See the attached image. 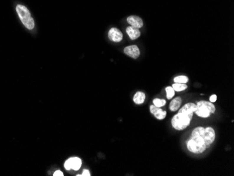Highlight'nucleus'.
Returning a JSON list of instances; mask_svg holds the SVG:
<instances>
[{
	"instance_id": "nucleus-1",
	"label": "nucleus",
	"mask_w": 234,
	"mask_h": 176,
	"mask_svg": "<svg viewBox=\"0 0 234 176\" xmlns=\"http://www.w3.org/2000/svg\"><path fill=\"white\" fill-rule=\"evenodd\" d=\"M196 109V105L193 102L185 104L179 109L178 113L172 119V126L175 130L182 131L189 126L194 112Z\"/></svg>"
},
{
	"instance_id": "nucleus-2",
	"label": "nucleus",
	"mask_w": 234,
	"mask_h": 176,
	"mask_svg": "<svg viewBox=\"0 0 234 176\" xmlns=\"http://www.w3.org/2000/svg\"><path fill=\"white\" fill-rule=\"evenodd\" d=\"M205 128L203 127H196L193 130L191 138L187 142V148L189 151L194 154H201L206 150V144L203 139Z\"/></svg>"
},
{
	"instance_id": "nucleus-3",
	"label": "nucleus",
	"mask_w": 234,
	"mask_h": 176,
	"mask_svg": "<svg viewBox=\"0 0 234 176\" xmlns=\"http://www.w3.org/2000/svg\"><path fill=\"white\" fill-rule=\"evenodd\" d=\"M15 11L24 27L29 30H32L35 28V20L27 6L22 4H16L15 6Z\"/></svg>"
},
{
	"instance_id": "nucleus-4",
	"label": "nucleus",
	"mask_w": 234,
	"mask_h": 176,
	"mask_svg": "<svg viewBox=\"0 0 234 176\" xmlns=\"http://www.w3.org/2000/svg\"><path fill=\"white\" fill-rule=\"evenodd\" d=\"M196 105V109L194 113L198 117L202 118H207L210 115L214 114L215 112V106L211 102L205 100H201Z\"/></svg>"
},
{
	"instance_id": "nucleus-5",
	"label": "nucleus",
	"mask_w": 234,
	"mask_h": 176,
	"mask_svg": "<svg viewBox=\"0 0 234 176\" xmlns=\"http://www.w3.org/2000/svg\"><path fill=\"white\" fill-rule=\"evenodd\" d=\"M81 160L78 157H72L67 159L65 162L64 166L65 169L71 170L73 169L74 171H78L81 166Z\"/></svg>"
},
{
	"instance_id": "nucleus-6",
	"label": "nucleus",
	"mask_w": 234,
	"mask_h": 176,
	"mask_svg": "<svg viewBox=\"0 0 234 176\" xmlns=\"http://www.w3.org/2000/svg\"><path fill=\"white\" fill-rule=\"evenodd\" d=\"M203 139L206 144L207 147H209L213 142L215 141V131L212 127H207L205 128V131H204Z\"/></svg>"
},
{
	"instance_id": "nucleus-7",
	"label": "nucleus",
	"mask_w": 234,
	"mask_h": 176,
	"mask_svg": "<svg viewBox=\"0 0 234 176\" xmlns=\"http://www.w3.org/2000/svg\"><path fill=\"white\" fill-rule=\"evenodd\" d=\"M123 51L127 56L133 59H137L140 55V50L138 46L136 45H131V46H126Z\"/></svg>"
},
{
	"instance_id": "nucleus-8",
	"label": "nucleus",
	"mask_w": 234,
	"mask_h": 176,
	"mask_svg": "<svg viewBox=\"0 0 234 176\" xmlns=\"http://www.w3.org/2000/svg\"><path fill=\"white\" fill-rule=\"evenodd\" d=\"M108 37L110 40L114 42H119L122 40L123 34L117 28L113 27L108 32Z\"/></svg>"
},
{
	"instance_id": "nucleus-9",
	"label": "nucleus",
	"mask_w": 234,
	"mask_h": 176,
	"mask_svg": "<svg viewBox=\"0 0 234 176\" xmlns=\"http://www.w3.org/2000/svg\"><path fill=\"white\" fill-rule=\"evenodd\" d=\"M149 110H150L151 113L154 115V117L157 119H159V120H162V119H165L166 115H167L166 111L163 110L160 107H158L155 105H151L150 107H149Z\"/></svg>"
},
{
	"instance_id": "nucleus-10",
	"label": "nucleus",
	"mask_w": 234,
	"mask_h": 176,
	"mask_svg": "<svg viewBox=\"0 0 234 176\" xmlns=\"http://www.w3.org/2000/svg\"><path fill=\"white\" fill-rule=\"evenodd\" d=\"M127 22L130 24V26L138 28V29H140L143 26V21H142V18L137 16H130L128 17Z\"/></svg>"
},
{
	"instance_id": "nucleus-11",
	"label": "nucleus",
	"mask_w": 234,
	"mask_h": 176,
	"mask_svg": "<svg viewBox=\"0 0 234 176\" xmlns=\"http://www.w3.org/2000/svg\"><path fill=\"white\" fill-rule=\"evenodd\" d=\"M126 33L128 35V37H130V39H132V40L138 39L141 35L140 30L138 28L132 27V26H129V27L126 28Z\"/></svg>"
},
{
	"instance_id": "nucleus-12",
	"label": "nucleus",
	"mask_w": 234,
	"mask_h": 176,
	"mask_svg": "<svg viewBox=\"0 0 234 176\" xmlns=\"http://www.w3.org/2000/svg\"><path fill=\"white\" fill-rule=\"evenodd\" d=\"M181 104V98L180 97H177L174 98L170 103V110L172 112H175L180 107Z\"/></svg>"
},
{
	"instance_id": "nucleus-13",
	"label": "nucleus",
	"mask_w": 234,
	"mask_h": 176,
	"mask_svg": "<svg viewBox=\"0 0 234 176\" xmlns=\"http://www.w3.org/2000/svg\"><path fill=\"white\" fill-rule=\"evenodd\" d=\"M146 95L145 93L141 92V91H138L133 96V101L137 105H140L144 103L145 100Z\"/></svg>"
},
{
	"instance_id": "nucleus-14",
	"label": "nucleus",
	"mask_w": 234,
	"mask_h": 176,
	"mask_svg": "<svg viewBox=\"0 0 234 176\" xmlns=\"http://www.w3.org/2000/svg\"><path fill=\"white\" fill-rule=\"evenodd\" d=\"M173 89L176 91H184L187 89V85H186V84H180V83H175L173 85Z\"/></svg>"
},
{
	"instance_id": "nucleus-15",
	"label": "nucleus",
	"mask_w": 234,
	"mask_h": 176,
	"mask_svg": "<svg viewBox=\"0 0 234 176\" xmlns=\"http://www.w3.org/2000/svg\"><path fill=\"white\" fill-rule=\"evenodd\" d=\"M189 82V78L186 76L181 75L176 76L174 78V82L175 83H180V84H186Z\"/></svg>"
},
{
	"instance_id": "nucleus-16",
	"label": "nucleus",
	"mask_w": 234,
	"mask_h": 176,
	"mask_svg": "<svg viewBox=\"0 0 234 176\" xmlns=\"http://www.w3.org/2000/svg\"><path fill=\"white\" fill-rule=\"evenodd\" d=\"M166 97L168 99H171L173 98V96L175 95V90L173 89V88L172 87H167L166 88Z\"/></svg>"
},
{
	"instance_id": "nucleus-17",
	"label": "nucleus",
	"mask_w": 234,
	"mask_h": 176,
	"mask_svg": "<svg viewBox=\"0 0 234 176\" xmlns=\"http://www.w3.org/2000/svg\"><path fill=\"white\" fill-rule=\"evenodd\" d=\"M153 105L158 107H161L164 106L166 104V101L163 100V99H159V98H155L153 100Z\"/></svg>"
},
{
	"instance_id": "nucleus-18",
	"label": "nucleus",
	"mask_w": 234,
	"mask_h": 176,
	"mask_svg": "<svg viewBox=\"0 0 234 176\" xmlns=\"http://www.w3.org/2000/svg\"><path fill=\"white\" fill-rule=\"evenodd\" d=\"M90 175H91V173H90L89 170H86V169L84 170L82 174H78L77 175V176H90Z\"/></svg>"
},
{
	"instance_id": "nucleus-19",
	"label": "nucleus",
	"mask_w": 234,
	"mask_h": 176,
	"mask_svg": "<svg viewBox=\"0 0 234 176\" xmlns=\"http://www.w3.org/2000/svg\"><path fill=\"white\" fill-rule=\"evenodd\" d=\"M216 100H217V95L215 94L212 95L210 97V102L214 103L215 102H216Z\"/></svg>"
},
{
	"instance_id": "nucleus-20",
	"label": "nucleus",
	"mask_w": 234,
	"mask_h": 176,
	"mask_svg": "<svg viewBox=\"0 0 234 176\" xmlns=\"http://www.w3.org/2000/svg\"><path fill=\"white\" fill-rule=\"evenodd\" d=\"M54 176H63V173L60 171H56L55 173H53Z\"/></svg>"
}]
</instances>
